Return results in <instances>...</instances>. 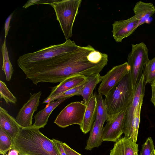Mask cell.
<instances>
[{"label": "cell", "mask_w": 155, "mask_h": 155, "mask_svg": "<svg viewBox=\"0 0 155 155\" xmlns=\"http://www.w3.org/2000/svg\"><path fill=\"white\" fill-rule=\"evenodd\" d=\"M18 151L15 149H12L9 150L7 155H19Z\"/></svg>", "instance_id": "34"}, {"label": "cell", "mask_w": 155, "mask_h": 155, "mask_svg": "<svg viewBox=\"0 0 155 155\" xmlns=\"http://www.w3.org/2000/svg\"><path fill=\"white\" fill-rule=\"evenodd\" d=\"M86 107L83 101L71 102L61 111L54 122L62 128L74 124L80 126L83 120Z\"/></svg>", "instance_id": "7"}, {"label": "cell", "mask_w": 155, "mask_h": 155, "mask_svg": "<svg viewBox=\"0 0 155 155\" xmlns=\"http://www.w3.org/2000/svg\"><path fill=\"white\" fill-rule=\"evenodd\" d=\"M127 109L107 120L103 128L102 139L104 141L116 142L124 133V127Z\"/></svg>", "instance_id": "9"}, {"label": "cell", "mask_w": 155, "mask_h": 155, "mask_svg": "<svg viewBox=\"0 0 155 155\" xmlns=\"http://www.w3.org/2000/svg\"><path fill=\"white\" fill-rule=\"evenodd\" d=\"M67 99L65 98L57 100L48 103L44 109L35 115V122L32 126L39 129L44 128L47 124L48 118L53 111L57 106Z\"/></svg>", "instance_id": "18"}, {"label": "cell", "mask_w": 155, "mask_h": 155, "mask_svg": "<svg viewBox=\"0 0 155 155\" xmlns=\"http://www.w3.org/2000/svg\"><path fill=\"white\" fill-rule=\"evenodd\" d=\"M138 22L134 15L127 19L114 21L112 32L115 41L121 42L123 39L130 36L138 27Z\"/></svg>", "instance_id": "12"}, {"label": "cell", "mask_w": 155, "mask_h": 155, "mask_svg": "<svg viewBox=\"0 0 155 155\" xmlns=\"http://www.w3.org/2000/svg\"><path fill=\"white\" fill-rule=\"evenodd\" d=\"M88 77L87 80L80 94L86 105L93 94V91L97 85L101 81L103 77L100 73L92 74Z\"/></svg>", "instance_id": "20"}, {"label": "cell", "mask_w": 155, "mask_h": 155, "mask_svg": "<svg viewBox=\"0 0 155 155\" xmlns=\"http://www.w3.org/2000/svg\"><path fill=\"white\" fill-rule=\"evenodd\" d=\"M146 85L143 74L136 88L132 102L127 108L124 127V133L125 137H128L131 124L137 108L140 102L143 100Z\"/></svg>", "instance_id": "11"}, {"label": "cell", "mask_w": 155, "mask_h": 155, "mask_svg": "<svg viewBox=\"0 0 155 155\" xmlns=\"http://www.w3.org/2000/svg\"><path fill=\"white\" fill-rule=\"evenodd\" d=\"M97 100L96 119L98 120L101 126L104 127V123L107 118V112L104 100L101 94L98 93Z\"/></svg>", "instance_id": "22"}, {"label": "cell", "mask_w": 155, "mask_h": 155, "mask_svg": "<svg viewBox=\"0 0 155 155\" xmlns=\"http://www.w3.org/2000/svg\"><path fill=\"white\" fill-rule=\"evenodd\" d=\"M143 74L146 84H151L155 81V57L150 60L145 65Z\"/></svg>", "instance_id": "26"}, {"label": "cell", "mask_w": 155, "mask_h": 155, "mask_svg": "<svg viewBox=\"0 0 155 155\" xmlns=\"http://www.w3.org/2000/svg\"><path fill=\"white\" fill-rule=\"evenodd\" d=\"M86 81L83 84L62 93L53 98L49 99H46L43 103L48 104L56 100L65 98L68 99L74 96L80 95L81 90Z\"/></svg>", "instance_id": "24"}, {"label": "cell", "mask_w": 155, "mask_h": 155, "mask_svg": "<svg viewBox=\"0 0 155 155\" xmlns=\"http://www.w3.org/2000/svg\"><path fill=\"white\" fill-rule=\"evenodd\" d=\"M13 12L11 13L6 19L4 26V29L5 30V38H6L8 34L9 30L10 29V23L11 18H12Z\"/></svg>", "instance_id": "31"}, {"label": "cell", "mask_w": 155, "mask_h": 155, "mask_svg": "<svg viewBox=\"0 0 155 155\" xmlns=\"http://www.w3.org/2000/svg\"><path fill=\"white\" fill-rule=\"evenodd\" d=\"M94 48L90 45L79 46L76 50L55 58L51 62L49 71L55 83H61L70 77L78 75L88 76L99 74L108 61L95 64L90 62L88 55Z\"/></svg>", "instance_id": "1"}, {"label": "cell", "mask_w": 155, "mask_h": 155, "mask_svg": "<svg viewBox=\"0 0 155 155\" xmlns=\"http://www.w3.org/2000/svg\"><path fill=\"white\" fill-rule=\"evenodd\" d=\"M79 46L69 39L63 43L50 45L36 51L20 56L17 60L18 67L25 74L37 64L77 49Z\"/></svg>", "instance_id": "3"}, {"label": "cell", "mask_w": 155, "mask_h": 155, "mask_svg": "<svg viewBox=\"0 0 155 155\" xmlns=\"http://www.w3.org/2000/svg\"><path fill=\"white\" fill-rule=\"evenodd\" d=\"M143 100L140 103L132 122L128 138H130L134 142L137 140L139 126L140 121L141 109Z\"/></svg>", "instance_id": "23"}, {"label": "cell", "mask_w": 155, "mask_h": 155, "mask_svg": "<svg viewBox=\"0 0 155 155\" xmlns=\"http://www.w3.org/2000/svg\"><path fill=\"white\" fill-rule=\"evenodd\" d=\"M12 139L0 127V153L6 155L12 149Z\"/></svg>", "instance_id": "25"}, {"label": "cell", "mask_w": 155, "mask_h": 155, "mask_svg": "<svg viewBox=\"0 0 155 155\" xmlns=\"http://www.w3.org/2000/svg\"><path fill=\"white\" fill-rule=\"evenodd\" d=\"M81 0H48L55 11L57 20L60 24L66 40L72 36V28Z\"/></svg>", "instance_id": "5"}, {"label": "cell", "mask_w": 155, "mask_h": 155, "mask_svg": "<svg viewBox=\"0 0 155 155\" xmlns=\"http://www.w3.org/2000/svg\"><path fill=\"white\" fill-rule=\"evenodd\" d=\"M96 118L90 130L89 137L87 141L85 149L91 150L93 148L101 146L103 142L102 139L103 128Z\"/></svg>", "instance_id": "19"}, {"label": "cell", "mask_w": 155, "mask_h": 155, "mask_svg": "<svg viewBox=\"0 0 155 155\" xmlns=\"http://www.w3.org/2000/svg\"><path fill=\"white\" fill-rule=\"evenodd\" d=\"M152 96L150 101L153 104L155 107V81L151 84Z\"/></svg>", "instance_id": "33"}, {"label": "cell", "mask_w": 155, "mask_h": 155, "mask_svg": "<svg viewBox=\"0 0 155 155\" xmlns=\"http://www.w3.org/2000/svg\"><path fill=\"white\" fill-rule=\"evenodd\" d=\"M134 16L138 21V26L147 22L155 13V7L151 3L139 1L135 4L133 8Z\"/></svg>", "instance_id": "17"}, {"label": "cell", "mask_w": 155, "mask_h": 155, "mask_svg": "<svg viewBox=\"0 0 155 155\" xmlns=\"http://www.w3.org/2000/svg\"><path fill=\"white\" fill-rule=\"evenodd\" d=\"M45 0H31L28 1L23 6V8H27L30 6L37 4H43Z\"/></svg>", "instance_id": "32"}, {"label": "cell", "mask_w": 155, "mask_h": 155, "mask_svg": "<svg viewBox=\"0 0 155 155\" xmlns=\"http://www.w3.org/2000/svg\"><path fill=\"white\" fill-rule=\"evenodd\" d=\"M0 98H3L7 104L9 103L15 104L17 102V99L9 90L5 83L0 81Z\"/></svg>", "instance_id": "27"}, {"label": "cell", "mask_w": 155, "mask_h": 155, "mask_svg": "<svg viewBox=\"0 0 155 155\" xmlns=\"http://www.w3.org/2000/svg\"><path fill=\"white\" fill-rule=\"evenodd\" d=\"M97 95L95 93L91 97L86 104L83 120L80 128L84 134L90 131L95 120L96 116Z\"/></svg>", "instance_id": "14"}, {"label": "cell", "mask_w": 155, "mask_h": 155, "mask_svg": "<svg viewBox=\"0 0 155 155\" xmlns=\"http://www.w3.org/2000/svg\"><path fill=\"white\" fill-rule=\"evenodd\" d=\"M148 52V49L143 42L132 45L131 50L127 60L130 67L129 73L134 94L143 74L144 67L150 60Z\"/></svg>", "instance_id": "6"}, {"label": "cell", "mask_w": 155, "mask_h": 155, "mask_svg": "<svg viewBox=\"0 0 155 155\" xmlns=\"http://www.w3.org/2000/svg\"><path fill=\"white\" fill-rule=\"evenodd\" d=\"M0 127L12 139L16 137L21 128L15 119L1 107H0Z\"/></svg>", "instance_id": "16"}, {"label": "cell", "mask_w": 155, "mask_h": 155, "mask_svg": "<svg viewBox=\"0 0 155 155\" xmlns=\"http://www.w3.org/2000/svg\"><path fill=\"white\" fill-rule=\"evenodd\" d=\"M54 142L61 155H67L62 145V142L55 139H52Z\"/></svg>", "instance_id": "30"}, {"label": "cell", "mask_w": 155, "mask_h": 155, "mask_svg": "<svg viewBox=\"0 0 155 155\" xmlns=\"http://www.w3.org/2000/svg\"><path fill=\"white\" fill-rule=\"evenodd\" d=\"M88 77L84 75H78L68 78L55 86L51 88V91L46 99H49L67 90L85 83Z\"/></svg>", "instance_id": "15"}, {"label": "cell", "mask_w": 155, "mask_h": 155, "mask_svg": "<svg viewBox=\"0 0 155 155\" xmlns=\"http://www.w3.org/2000/svg\"></svg>", "instance_id": "35"}, {"label": "cell", "mask_w": 155, "mask_h": 155, "mask_svg": "<svg viewBox=\"0 0 155 155\" xmlns=\"http://www.w3.org/2000/svg\"><path fill=\"white\" fill-rule=\"evenodd\" d=\"M1 51L3 58L2 70L4 72L6 80L9 81L12 76L14 70L9 59L5 38L2 46Z\"/></svg>", "instance_id": "21"}, {"label": "cell", "mask_w": 155, "mask_h": 155, "mask_svg": "<svg viewBox=\"0 0 155 155\" xmlns=\"http://www.w3.org/2000/svg\"><path fill=\"white\" fill-rule=\"evenodd\" d=\"M62 145L67 155H82L73 150L65 143H62Z\"/></svg>", "instance_id": "29"}, {"label": "cell", "mask_w": 155, "mask_h": 155, "mask_svg": "<svg viewBox=\"0 0 155 155\" xmlns=\"http://www.w3.org/2000/svg\"><path fill=\"white\" fill-rule=\"evenodd\" d=\"M12 149L18 151L20 155H61L53 140L32 125L21 128L12 139Z\"/></svg>", "instance_id": "2"}, {"label": "cell", "mask_w": 155, "mask_h": 155, "mask_svg": "<svg viewBox=\"0 0 155 155\" xmlns=\"http://www.w3.org/2000/svg\"><path fill=\"white\" fill-rule=\"evenodd\" d=\"M127 62L112 68L104 76L98 89V93L106 96L130 72Z\"/></svg>", "instance_id": "8"}, {"label": "cell", "mask_w": 155, "mask_h": 155, "mask_svg": "<svg viewBox=\"0 0 155 155\" xmlns=\"http://www.w3.org/2000/svg\"><path fill=\"white\" fill-rule=\"evenodd\" d=\"M139 155H155V147L151 137H148L142 145Z\"/></svg>", "instance_id": "28"}, {"label": "cell", "mask_w": 155, "mask_h": 155, "mask_svg": "<svg viewBox=\"0 0 155 155\" xmlns=\"http://www.w3.org/2000/svg\"><path fill=\"white\" fill-rule=\"evenodd\" d=\"M138 145L131 139L124 137L115 142L110 155H138Z\"/></svg>", "instance_id": "13"}, {"label": "cell", "mask_w": 155, "mask_h": 155, "mask_svg": "<svg viewBox=\"0 0 155 155\" xmlns=\"http://www.w3.org/2000/svg\"><path fill=\"white\" fill-rule=\"evenodd\" d=\"M134 95L129 73L105 97L107 120L127 109L132 102Z\"/></svg>", "instance_id": "4"}, {"label": "cell", "mask_w": 155, "mask_h": 155, "mask_svg": "<svg viewBox=\"0 0 155 155\" xmlns=\"http://www.w3.org/2000/svg\"><path fill=\"white\" fill-rule=\"evenodd\" d=\"M30 94L29 99L20 109L15 118L21 128L32 126L33 116L38 110L41 92L40 91L33 94L30 93Z\"/></svg>", "instance_id": "10"}]
</instances>
